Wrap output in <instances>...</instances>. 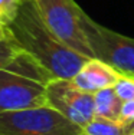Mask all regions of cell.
Instances as JSON below:
<instances>
[{"instance_id": "11", "label": "cell", "mask_w": 134, "mask_h": 135, "mask_svg": "<svg viewBox=\"0 0 134 135\" xmlns=\"http://www.w3.org/2000/svg\"><path fill=\"white\" fill-rule=\"evenodd\" d=\"M22 0H0V25L7 27L17 15Z\"/></svg>"}, {"instance_id": "8", "label": "cell", "mask_w": 134, "mask_h": 135, "mask_svg": "<svg viewBox=\"0 0 134 135\" xmlns=\"http://www.w3.org/2000/svg\"><path fill=\"white\" fill-rule=\"evenodd\" d=\"M121 108H123V101L114 91V88L103 89L94 94L95 117L111 121H120Z\"/></svg>"}, {"instance_id": "7", "label": "cell", "mask_w": 134, "mask_h": 135, "mask_svg": "<svg viewBox=\"0 0 134 135\" xmlns=\"http://www.w3.org/2000/svg\"><path fill=\"white\" fill-rule=\"evenodd\" d=\"M123 76L124 75H121L118 70L110 65L101 62L100 59L91 57L84 63V66L72 78V81L81 91L94 95L98 91L114 88Z\"/></svg>"}, {"instance_id": "2", "label": "cell", "mask_w": 134, "mask_h": 135, "mask_svg": "<svg viewBox=\"0 0 134 135\" xmlns=\"http://www.w3.org/2000/svg\"><path fill=\"white\" fill-rule=\"evenodd\" d=\"M55 76L22 50L0 69V114L46 107V91Z\"/></svg>"}, {"instance_id": "1", "label": "cell", "mask_w": 134, "mask_h": 135, "mask_svg": "<svg viewBox=\"0 0 134 135\" xmlns=\"http://www.w3.org/2000/svg\"><path fill=\"white\" fill-rule=\"evenodd\" d=\"M6 30L22 50L39 60L55 78L72 79L91 59L63 43L46 26L32 0H22L17 15Z\"/></svg>"}, {"instance_id": "4", "label": "cell", "mask_w": 134, "mask_h": 135, "mask_svg": "<svg viewBox=\"0 0 134 135\" xmlns=\"http://www.w3.org/2000/svg\"><path fill=\"white\" fill-rule=\"evenodd\" d=\"M0 135H82V128L42 107L0 114Z\"/></svg>"}, {"instance_id": "6", "label": "cell", "mask_w": 134, "mask_h": 135, "mask_svg": "<svg viewBox=\"0 0 134 135\" xmlns=\"http://www.w3.org/2000/svg\"><path fill=\"white\" fill-rule=\"evenodd\" d=\"M46 107L55 109L81 128L95 118L94 95L81 91L72 79L55 78L49 82L46 91Z\"/></svg>"}, {"instance_id": "10", "label": "cell", "mask_w": 134, "mask_h": 135, "mask_svg": "<svg viewBox=\"0 0 134 135\" xmlns=\"http://www.w3.org/2000/svg\"><path fill=\"white\" fill-rule=\"evenodd\" d=\"M22 52L20 46L15 42V39L7 33V37L0 42V69H3L12 59H15Z\"/></svg>"}, {"instance_id": "14", "label": "cell", "mask_w": 134, "mask_h": 135, "mask_svg": "<svg viewBox=\"0 0 134 135\" xmlns=\"http://www.w3.org/2000/svg\"><path fill=\"white\" fill-rule=\"evenodd\" d=\"M7 37V30H6V27H3L2 25H0V42L3 39H6Z\"/></svg>"}, {"instance_id": "3", "label": "cell", "mask_w": 134, "mask_h": 135, "mask_svg": "<svg viewBox=\"0 0 134 135\" xmlns=\"http://www.w3.org/2000/svg\"><path fill=\"white\" fill-rule=\"evenodd\" d=\"M32 3L46 26L63 43L84 56L92 57L84 29L88 15L75 0H32Z\"/></svg>"}, {"instance_id": "12", "label": "cell", "mask_w": 134, "mask_h": 135, "mask_svg": "<svg viewBox=\"0 0 134 135\" xmlns=\"http://www.w3.org/2000/svg\"><path fill=\"white\" fill-rule=\"evenodd\" d=\"M114 91L121 98L123 102L134 101V78L123 76L114 86Z\"/></svg>"}, {"instance_id": "5", "label": "cell", "mask_w": 134, "mask_h": 135, "mask_svg": "<svg viewBox=\"0 0 134 135\" xmlns=\"http://www.w3.org/2000/svg\"><path fill=\"white\" fill-rule=\"evenodd\" d=\"M85 36L92 57L110 65L121 75L134 78V39L107 29L87 16Z\"/></svg>"}, {"instance_id": "13", "label": "cell", "mask_w": 134, "mask_h": 135, "mask_svg": "<svg viewBox=\"0 0 134 135\" xmlns=\"http://www.w3.org/2000/svg\"><path fill=\"white\" fill-rule=\"evenodd\" d=\"M121 119L123 121H134V101L123 102V108H121Z\"/></svg>"}, {"instance_id": "9", "label": "cell", "mask_w": 134, "mask_h": 135, "mask_svg": "<svg viewBox=\"0 0 134 135\" xmlns=\"http://www.w3.org/2000/svg\"><path fill=\"white\" fill-rule=\"evenodd\" d=\"M82 135H134V121H111L95 117L82 128Z\"/></svg>"}]
</instances>
